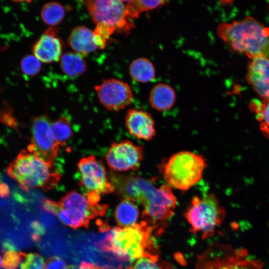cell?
<instances>
[{
    "label": "cell",
    "instance_id": "cell-17",
    "mask_svg": "<svg viewBox=\"0 0 269 269\" xmlns=\"http://www.w3.org/2000/svg\"><path fill=\"white\" fill-rule=\"evenodd\" d=\"M176 93L170 86L160 83L151 89L149 97V103L155 110L163 112L169 110L174 105Z\"/></svg>",
    "mask_w": 269,
    "mask_h": 269
},
{
    "label": "cell",
    "instance_id": "cell-19",
    "mask_svg": "<svg viewBox=\"0 0 269 269\" xmlns=\"http://www.w3.org/2000/svg\"><path fill=\"white\" fill-rule=\"evenodd\" d=\"M139 215L137 204L134 201L123 199L116 207L114 216L119 227H125L136 223Z\"/></svg>",
    "mask_w": 269,
    "mask_h": 269
},
{
    "label": "cell",
    "instance_id": "cell-29",
    "mask_svg": "<svg viewBox=\"0 0 269 269\" xmlns=\"http://www.w3.org/2000/svg\"><path fill=\"white\" fill-rule=\"evenodd\" d=\"M65 262L58 257H52L47 260L44 269H66Z\"/></svg>",
    "mask_w": 269,
    "mask_h": 269
},
{
    "label": "cell",
    "instance_id": "cell-11",
    "mask_svg": "<svg viewBox=\"0 0 269 269\" xmlns=\"http://www.w3.org/2000/svg\"><path fill=\"white\" fill-rule=\"evenodd\" d=\"M143 148L129 140L113 142L106 155L109 167L117 172L134 171L143 159Z\"/></svg>",
    "mask_w": 269,
    "mask_h": 269
},
{
    "label": "cell",
    "instance_id": "cell-9",
    "mask_svg": "<svg viewBox=\"0 0 269 269\" xmlns=\"http://www.w3.org/2000/svg\"><path fill=\"white\" fill-rule=\"evenodd\" d=\"M114 192L123 199H130L142 208L150 203L157 191L153 181L135 175H113L110 178Z\"/></svg>",
    "mask_w": 269,
    "mask_h": 269
},
{
    "label": "cell",
    "instance_id": "cell-28",
    "mask_svg": "<svg viewBox=\"0 0 269 269\" xmlns=\"http://www.w3.org/2000/svg\"><path fill=\"white\" fill-rule=\"evenodd\" d=\"M261 110L258 112L260 130L264 135L269 138V100L264 101Z\"/></svg>",
    "mask_w": 269,
    "mask_h": 269
},
{
    "label": "cell",
    "instance_id": "cell-18",
    "mask_svg": "<svg viewBox=\"0 0 269 269\" xmlns=\"http://www.w3.org/2000/svg\"><path fill=\"white\" fill-rule=\"evenodd\" d=\"M60 67L65 75L74 78L84 74L87 65L84 56L75 52H68L60 58Z\"/></svg>",
    "mask_w": 269,
    "mask_h": 269
},
{
    "label": "cell",
    "instance_id": "cell-15",
    "mask_svg": "<svg viewBox=\"0 0 269 269\" xmlns=\"http://www.w3.org/2000/svg\"><path fill=\"white\" fill-rule=\"evenodd\" d=\"M247 80L264 101L269 100V58L252 59L248 66Z\"/></svg>",
    "mask_w": 269,
    "mask_h": 269
},
{
    "label": "cell",
    "instance_id": "cell-14",
    "mask_svg": "<svg viewBox=\"0 0 269 269\" xmlns=\"http://www.w3.org/2000/svg\"><path fill=\"white\" fill-rule=\"evenodd\" d=\"M57 35V28L50 27L34 44L32 49L33 55L41 62H56L61 58L64 44Z\"/></svg>",
    "mask_w": 269,
    "mask_h": 269
},
{
    "label": "cell",
    "instance_id": "cell-33",
    "mask_svg": "<svg viewBox=\"0 0 269 269\" xmlns=\"http://www.w3.org/2000/svg\"><path fill=\"white\" fill-rule=\"evenodd\" d=\"M2 266V259L1 258V257L0 255V269Z\"/></svg>",
    "mask_w": 269,
    "mask_h": 269
},
{
    "label": "cell",
    "instance_id": "cell-34",
    "mask_svg": "<svg viewBox=\"0 0 269 269\" xmlns=\"http://www.w3.org/2000/svg\"><path fill=\"white\" fill-rule=\"evenodd\" d=\"M122 1H125V2H129L130 1H131L132 0H121Z\"/></svg>",
    "mask_w": 269,
    "mask_h": 269
},
{
    "label": "cell",
    "instance_id": "cell-30",
    "mask_svg": "<svg viewBox=\"0 0 269 269\" xmlns=\"http://www.w3.org/2000/svg\"><path fill=\"white\" fill-rule=\"evenodd\" d=\"M66 269H100L94 265L83 262L80 265H72L68 266Z\"/></svg>",
    "mask_w": 269,
    "mask_h": 269
},
{
    "label": "cell",
    "instance_id": "cell-31",
    "mask_svg": "<svg viewBox=\"0 0 269 269\" xmlns=\"http://www.w3.org/2000/svg\"><path fill=\"white\" fill-rule=\"evenodd\" d=\"M11 1L15 2H30L33 0H11Z\"/></svg>",
    "mask_w": 269,
    "mask_h": 269
},
{
    "label": "cell",
    "instance_id": "cell-2",
    "mask_svg": "<svg viewBox=\"0 0 269 269\" xmlns=\"http://www.w3.org/2000/svg\"><path fill=\"white\" fill-rule=\"evenodd\" d=\"M217 34L230 48L251 59L269 58V28L253 17L222 23L218 26Z\"/></svg>",
    "mask_w": 269,
    "mask_h": 269
},
{
    "label": "cell",
    "instance_id": "cell-3",
    "mask_svg": "<svg viewBox=\"0 0 269 269\" xmlns=\"http://www.w3.org/2000/svg\"><path fill=\"white\" fill-rule=\"evenodd\" d=\"M100 195L95 193H87L84 196L71 191L58 202L45 199L42 207L64 225L76 229L88 228L91 220L106 214L108 206L100 204Z\"/></svg>",
    "mask_w": 269,
    "mask_h": 269
},
{
    "label": "cell",
    "instance_id": "cell-6",
    "mask_svg": "<svg viewBox=\"0 0 269 269\" xmlns=\"http://www.w3.org/2000/svg\"><path fill=\"white\" fill-rule=\"evenodd\" d=\"M224 208L212 193L202 197L194 196L185 213V217L194 234L201 233L203 239L212 237L216 228L225 217Z\"/></svg>",
    "mask_w": 269,
    "mask_h": 269
},
{
    "label": "cell",
    "instance_id": "cell-32",
    "mask_svg": "<svg viewBox=\"0 0 269 269\" xmlns=\"http://www.w3.org/2000/svg\"><path fill=\"white\" fill-rule=\"evenodd\" d=\"M222 2H224L225 3H229L230 2H233L234 0H221Z\"/></svg>",
    "mask_w": 269,
    "mask_h": 269
},
{
    "label": "cell",
    "instance_id": "cell-10",
    "mask_svg": "<svg viewBox=\"0 0 269 269\" xmlns=\"http://www.w3.org/2000/svg\"><path fill=\"white\" fill-rule=\"evenodd\" d=\"M80 183L88 192L99 195L114 192L103 164L93 155L82 158L78 164Z\"/></svg>",
    "mask_w": 269,
    "mask_h": 269
},
{
    "label": "cell",
    "instance_id": "cell-25",
    "mask_svg": "<svg viewBox=\"0 0 269 269\" xmlns=\"http://www.w3.org/2000/svg\"><path fill=\"white\" fill-rule=\"evenodd\" d=\"M21 256L20 269H44V260L40 255L21 253Z\"/></svg>",
    "mask_w": 269,
    "mask_h": 269
},
{
    "label": "cell",
    "instance_id": "cell-23",
    "mask_svg": "<svg viewBox=\"0 0 269 269\" xmlns=\"http://www.w3.org/2000/svg\"><path fill=\"white\" fill-rule=\"evenodd\" d=\"M167 0H133L128 2L127 8L130 17L133 19L144 11L151 10L165 3Z\"/></svg>",
    "mask_w": 269,
    "mask_h": 269
},
{
    "label": "cell",
    "instance_id": "cell-4",
    "mask_svg": "<svg viewBox=\"0 0 269 269\" xmlns=\"http://www.w3.org/2000/svg\"><path fill=\"white\" fill-rule=\"evenodd\" d=\"M27 149L22 150L7 167L8 175L24 190L40 189L47 191L54 188L61 174Z\"/></svg>",
    "mask_w": 269,
    "mask_h": 269
},
{
    "label": "cell",
    "instance_id": "cell-5",
    "mask_svg": "<svg viewBox=\"0 0 269 269\" xmlns=\"http://www.w3.org/2000/svg\"><path fill=\"white\" fill-rule=\"evenodd\" d=\"M205 158L189 151H182L171 155L161 166L164 179L171 187L186 191L202 178L206 167Z\"/></svg>",
    "mask_w": 269,
    "mask_h": 269
},
{
    "label": "cell",
    "instance_id": "cell-1",
    "mask_svg": "<svg viewBox=\"0 0 269 269\" xmlns=\"http://www.w3.org/2000/svg\"><path fill=\"white\" fill-rule=\"evenodd\" d=\"M158 224L151 225L142 221L128 227H114L110 229L99 247L124 263L132 264L142 257L158 258L152 237L153 232L159 229Z\"/></svg>",
    "mask_w": 269,
    "mask_h": 269
},
{
    "label": "cell",
    "instance_id": "cell-26",
    "mask_svg": "<svg viewBox=\"0 0 269 269\" xmlns=\"http://www.w3.org/2000/svg\"><path fill=\"white\" fill-rule=\"evenodd\" d=\"M41 62L34 55H27L21 61V71L26 76H35L41 69Z\"/></svg>",
    "mask_w": 269,
    "mask_h": 269
},
{
    "label": "cell",
    "instance_id": "cell-8",
    "mask_svg": "<svg viewBox=\"0 0 269 269\" xmlns=\"http://www.w3.org/2000/svg\"><path fill=\"white\" fill-rule=\"evenodd\" d=\"M30 143L27 149L49 165H52L61 146L54 140L51 123L45 115L35 117L31 121Z\"/></svg>",
    "mask_w": 269,
    "mask_h": 269
},
{
    "label": "cell",
    "instance_id": "cell-22",
    "mask_svg": "<svg viewBox=\"0 0 269 269\" xmlns=\"http://www.w3.org/2000/svg\"><path fill=\"white\" fill-rule=\"evenodd\" d=\"M65 14L63 6L56 2H48L44 4L41 13L43 21L50 26H55L60 23Z\"/></svg>",
    "mask_w": 269,
    "mask_h": 269
},
{
    "label": "cell",
    "instance_id": "cell-21",
    "mask_svg": "<svg viewBox=\"0 0 269 269\" xmlns=\"http://www.w3.org/2000/svg\"><path fill=\"white\" fill-rule=\"evenodd\" d=\"M51 132L55 141L64 146L73 134L70 119L66 116L60 117L51 124Z\"/></svg>",
    "mask_w": 269,
    "mask_h": 269
},
{
    "label": "cell",
    "instance_id": "cell-13",
    "mask_svg": "<svg viewBox=\"0 0 269 269\" xmlns=\"http://www.w3.org/2000/svg\"><path fill=\"white\" fill-rule=\"evenodd\" d=\"M125 123L129 133L137 139L150 141L156 135L154 121L151 115L143 110L129 109L126 115Z\"/></svg>",
    "mask_w": 269,
    "mask_h": 269
},
{
    "label": "cell",
    "instance_id": "cell-27",
    "mask_svg": "<svg viewBox=\"0 0 269 269\" xmlns=\"http://www.w3.org/2000/svg\"><path fill=\"white\" fill-rule=\"evenodd\" d=\"M7 246L2 258V267L4 269H16L21 262V252L18 253L12 246Z\"/></svg>",
    "mask_w": 269,
    "mask_h": 269
},
{
    "label": "cell",
    "instance_id": "cell-12",
    "mask_svg": "<svg viewBox=\"0 0 269 269\" xmlns=\"http://www.w3.org/2000/svg\"><path fill=\"white\" fill-rule=\"evenodd\" d=\"M94 88L100 102L109 111L117 112L123 110L131 105L133 100L131 87L119 79L104 80Z\"/></svg>",
    "mask_w": 269,
    "mask_h": 269
},
{
    "label": "cell",
    "instance_id": "cell-16",
    "mask_svg": "<svg viewBox=\"0 0 269 269\" xmlns=\"http://www.w3.org/2000/svg\"><path fill=\"white\" fill-rule=\"evenodd\" d=\"M68 44L74 52L84 56L98 48L93 31L84 26H77L72 30L68 39Z\"/></svg>",
    "mask_w": 269,
    "mask_h": 269
},
{
    "label": "cell",
    "instance_id": "cell-7",
    "mask_svg": "<svg viewBox=\"0 0 269 269\" xmlns=\"http://www.w3.org/2000/svg\"><path fill=\"white\" fill-rule=\"evenodd\" d=\"M87 8L96 25L106 26L126 34L134 28L127 6L121 0H88Z\"/></svg>",
    "mask_w": 269,
    "mask_h": 269
},
{
    "label": "cell",
    "instance_id": "cell-24",
    "mask_svg": "<svg viewBox=\"0 0 269 269\" xmlns=\"http://www.w3.org/2000/svg\"><path fill=\"white\" fill-rule=\"evenodd\" d=\"M131 269H174L166 261H159L158 258L142 257L137 259Z\"/></svg>",
    "mask_w": 269,
    "mask_h": 269
},
{
    "label": "cell",
    "instance_id": "cell-20",
    "mask_svg": "<svg viewBox=\"0 0 269 269\" xmlns=\"http://www.w3.org/2000/svg\"><path fill=\"white\" fill-rule=\"evenodd\" d=\"M129 74L135 82L147 83L155 77V69L152 62L145 58H138L134 60L129 67Z\"/></svg>",
    "mask_w": 269,
    "mask_h": 269
}]
</instances>
